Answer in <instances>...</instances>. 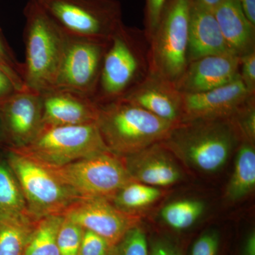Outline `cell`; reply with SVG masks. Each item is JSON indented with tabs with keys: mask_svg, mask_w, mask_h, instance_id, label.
Segmentation results:
<instances>
[{
	"mask_svg": "<svg viewBox=\"0 0 255 255\" xmlns=\"http://www.w3.org/2000/svg\"><path fill=\"white\" fill-rule=\"evenodd\" d=\"M174 156L161 142L122 157L132 181L157 188L174 185L182 179Z\"/></svg>",
	"mask_w": 255,
	"mask_h": 255,
	"instance_id": "cell-15",
	"label": "cell"
},
{
	"mask_svg": "<svg viewBox=\"0 0 255 255\" xmlns=\"http://www.w3.org/2000/svg\"><path fill=\"white\" fill-rule=\"evenodd\" d=\"M110 255H149L145 233L137 226L129 230L111 249Z\"/></svg>",
	"mask_w": 255,
	"mask_h": 255,
	"instance_id": "cell-27",
	"label": "cell"
},
{
	"mask_svg": "<svg viewBox=\"0 0 255 255\" xmlns=\"http://www.w3.org/2000/svg\"><path fill=\"white\" fill-rule=\"evenodd\" d=\"M194 1L199 4L202 5L206 8L213 10L221 0H194Z\"/></svg>",
	"mask_w": 255,
	"mask_h": 255,
	"instance_id": "cell-38",
	"label": "cell"
},
{
	"mask_svg": "<svg viewBox=\"0 0 255 255\" xmlns=\"http://www.w3.org/2000/svg\"><path fill=\"white\" fill-rule=\"evenodd\" d=\"M239 78L240 58L233 55H209L188 63L174 85L182 94L200 93Z\"/></svg>",
	"mask_w": 255,
	"mask_h": 255,
	"instance_id": "cell-14",
	"label": "cell"
},
{
	"mask_svg": "<svg viewBox=\"0 0 255 255\" xmlns=\"http://www.w3.org/2000/svg\"><path fill=\"white\" fill-rule=\"evenodd\" d=\"M37 221L0 211V255H23Z\"/></svg>",
	"mask_w": 255,
	"mask_h": 255,
	"instance_id": "cell-21",
	"label": "cell"
},
{
	"mask_svg": "<svg viewBox=\"0 0 255 255\" xmlns=\"http://www.w3.org/2000/svg\"><path fill=\"white\" fill-rule=\"evenodd\" d=\"M0 68L9 77L18 92L25 91L23 64L18 63L11 54L0 37Z\"/></svg>",
	"mask_w": 255,
	"mask_h": 255,
	"instance_id": "cell-28",
	"label": "cell"
},
{
	"mask_svg": "<svg viewBox=\"0 0 255 255\" xmlns=\"http://www.w3.org/2000/svg\"><path fill=\"white\" fill-rule=\"evenodd\" d=\"M62 215L84 230L103 238L111 248L139 222L136 215L122 211L109 199L100 198L80 199L69 206Z\"/></svg>",
	"mask_w": 255,
	"mask_h": 255,
	"instance_id": "cell-11",
	"label": "cell"
},
{
	"mask_svg": "<svg viewBox=\"0 0 255 255\" xmlns=\"http://www.w3.org/2000/svg\"><path fill=\"white\" fill-rule=\"evenodd\" d=\"M213 12L231 54L241 58L255 51V25L238 0H221Z\"/></svg>",
	"mask_w": 255,
	"mask_h": 255,
	"instance_id": "cell-19",
	"label": "cell"
},
{
	"mask_svg": "<svg viewBox=\"0 0 255 255\" xmlns=\"http://www.w3.org/2000/svg\"><path fill=\"white\" fill-rule=\"evenodd\" d=\"M83 232V228L63 217L57 235L60 255H78Z\"/></svg>",
	"mask_w": 255,
	"mask_h": 255,
	"instance_id": "cell-26",
	"label": "cell"
},
{
	"mask_svg": "<svg viewBox=\"0 0 255 255\" xmlns=\"http://www.w3.org/2000/svg\"><path fill=\"white\" fill-rule=\"evenodd\" d=\"M23 15L26 20L23 29L25 86L41 94L54 88L67 36L37 0L26 3Z\"/></svg>",
	"mask_w": 255,
	"mask_h": 255,
	"instance_id": "cell-4",
	"label": "cell"
},
{
	"mask_svg": "<svg viewBox=\"0 0 255 255\" xmlns=\"http://www.w3.org/2000/svg\"><path fill=\"white\" fill-rule=\"evenodd\" d=\"M255 188V142L243 140L238 147L234 169L225 196L230 202H237L249 195Z\"/></svg>",
	"mask_w": 255,
	"mask_h": 255,
	"instance_id": "cell-20",
	"label": "cell"
},
{
	"mask_svg": "<svg viewBox=\"0 0 255 255\" xmlns=\"http://www.w3.org/2000/svg\"><path fill=\"white\" fill-rule=\"evenodd\" d=\"M243 140L254 142L255 139V97L231 117Z\"/></svg>",
	"mask_w": 255,
	"mask_h": 255,
	"instance_id": "cell-29",
	"label": "cell"
},
{
	"mask_svg": "<svg viewBox=\"0 0 255 255\" xmlns=\"http://www.w3.org/2000/svg\"><path fill=\"white\" fill-rule=\"evenodd\" d=\"M82 199L112 198L132 179L123 159L110 151L58 167H48Z\"/></svg>",
	"mask_w": 255,
	"mask_h": 255,
	"instance_id": "cell-9",
	"label": "cell"
},
{
	"mask_svg": "<svg viewBox=\"0 0 255 255\" xmlns=\"http://www.w3.org/2000/svg\"><path fill=\"white\" fill-rule=\"evenodd\" d=\"M215 55H232L213 10L194 1L189 29L187 62Z\"/></svg>",
	"mask_w": 255,
	"mask_h": 255,
	"instance_id": "cell-18",
	"label": "cell"
},
{
	"mask_svg": "<svg viewBox=\"0 0 255 255\" xmlns=\"http://www.w3.org/2000/svg\"><path fill=\"white\" fill-rule=\"evenodd\" d=\"M150 74V43L143 29L126 26L109 41L93 100L98 105L120 100Z\"/></svg>",
	"mask_w": 255,
	"mask_h": 255,
	"instance_id": "cell-2",
	"label": "cell"
},
{
	"mask_svg": "<svg viewBox=\"0 0 255 255\" xmlns=\"http://www.w3.org/2000/svg\"><path fill=\"white\" fill-rule=\"evenodd\" d=\"M3 142L8 143L6 134H5L4 126H3L2 120H1V116H0V143H3Z\"/></svg>",
	"mask_w": 255,
	"mask_h": 255,
	"instance_id": "cell-39",
	"label": "cell"
},
{
	"mask_svg": "<svg viewBox=\"0 0 255 255\" xmlns=\"http://www.w3.org/2000/svg\"><path fill=\"white\" fill-rule=\"evenodd\" d=\"M255 97L241 77L227 85L200 93L182 94V122L231 118Z\"/></svg>",
	"mask_w": 255,
	"mask_h": 255,
	"instance_id": "cell-12",
	"label": "cell"
},
{
	"mask_svg": "<svg viewBox=\"0 0 255 255\" xmlns=\"http://www.w3.org/2000/svg\"><path fill=\"white\" fill-rule=\"evenodd\" d=\"M204 203L195 199H183L169 203L161 211L160 216L167 226L176 231L188 229L202 216Z\"/></svg>",
	"mask_w": 255,
	"mask_h": 255,
	"instance_id": "cell-24",
	"label": "cell"
},
{
	"mask_svg": "<svg viewBox=\"0 0 255 255\" xmlns=\"http://www.w3.org/2000/svg\"><path fill=\"white\" fill-rule=\"evenodd\" d=\"M150 255H180V254L171 245L164 242H159L152 246Z\"/></svg>",
	"mask_w": 255,
	"mask_h": 255,
	"instance_id": "cell-35",
	"label": "cell"
},
{
	"mask_svg": "<svg viewBox=\"0 0 255 255\" xmlns=\"http://www.w3.org/2000/svg\"><path fill=\"white\" fill-rule=\"evenodd\" d=\"M244 255H255V234L251 233L247 239L244 248Z\"/></svg>",
	"mask_w": 255,
	"mask_h": 255,
	"instance_id": "cell-37",
	"label": "cell"
},
{
	"mask_svg": "<svg viewBox=\"0 0 255 255\" xmlns=\"http://www.w3.org/2000/svg\"><path fill=\"white\" fill-rule=\"evenodd\" d=\"M111 249L103 238L92 231L84 230L78 255H110Z\"/></svg>",
	"mask_w": 255,
	"mask_h": 255,
	"instance_id": "cell-30",
	"label": "cell"
},
{
	"mask_svg": "<svg viewBox=\"0 0 255 255\" xmlns=\"http://www.w3.org/2000/svg\"><path fill=\"white\" fill-rule=\"evenodd\" d=\"M66 36L53 89L70 90L93 99L109 42Z\"/></svg>",
	"mask_w": 255,
	"mask_h": 255,
	"instance_id": "cell-10",
	"label": "cell"
},
{
	"mask_svg": "<svg viewBox=\"0 0 255 255\" xmlns=\"http://www.w3.org/2000/svg\"><path fill=\"white\" fill-rule=\"evenodd\" d=\"M68 36L109 42L122 24L119 0H37Z\"/></svg>",
	"mask_w": 255,
	"mask_h": 255,
	"instance_id": "cell-7",
	"label": "cell"
},
{
	"mask_svg": "<svg viewBox=\"0 0 255 255\" xmlns=\"http://www.w3.org/2000/svg\"><path fill=\"white\" fill-rule=\"evenodd\" d=\"M63 220V215L38 220L23 255H60L57 235Z\"/></svg>",
	"mask_w": 255,
	"mask_h": 255,
	"instance_id": "cell-22",
	"label": "cell"
},
{
	"mask_svg": "<svg viewBox=\"0 0 255 255\" xmlns=\"http://www.w3.org/2000/svg\"><path fill=\"white\" fill-rule=\"evenodd\" d=\"M18 92L9 77L0 68V100Z\"/></svg>",
	"mask_w": 255,
	"mask_h": 255,
	"instance_id": "cell-34",
	"label": "cell"
},
{
	"mask_svg": "<svg viewBox=\"0 0 255 255\" xmlns=\"http://www.w3.org/2000/svg\"><path fill=\"white\" fill-rule=\"evenodd\" d=\"M43 126L66 127L96 123L99 105L91 97L62 89L41 93Z\"/></svg>",
	"mask_w": 255,
	"mask_h": 255,
	"instance_id": "cell-16",
	"label": "cell"
},
{
	"mask_svg": "<svg viewBox=\"0 0 255 255\" xmlns=\"http://www.w3.org/2000/svg\"><path fill=\"white\" fill-rule=\"evenodd\" d=\"M120 100L138 106L171 123L182 122V94L172 82L152 74Z\"/></svg>",
	"mask_w": 255,
	"mask_h": 255,
	"instance_id": "cell-17",
	"label": "cell"
},
{
	"mask_svg": "<svg viewBox=\"0 0 255 255\" xmlns=\"http://www.w3.org/2000/svg\"><path fill=\"white\" fill-rule=\"evenodd\" d=\"M0 211L31 216L17 179L8 164L1 161H0Z\"/></svg>",
	"mask_w": 255,
	"mask_h": 255,
	"instance_id": "cell-25",
	"label": "cell"
},
{
	"mask_svg": "<svg viewBox=\"0 0 255 255\" xmlns=\"http://www.w3.org/2000/svg\"><path fill=\"white\" fill-rule=\"evenodd\" d=\"M0 116L8 147L26 145L43 126L41 94L30 90L14 92L0 100Z\"/></svg>",
	"mask_w": 255,
	"mask_h": 255,
	"instance_id": "cell-13",
	"label": "cell"
},
{
	"mask_svg": "<svg viewBox=\"0 0 255 255\" xmlns=\"http://www.w3.org/2000/svg\"><path fill=\"white\" fill-rule=\"evenodd\" d=\"M219 241L218 233L213 231L204 233L193 245L191 255H217Z\"/></svg>",
	"mask_w": 255,
	"mask_h": 255,
	"instance_id": "cell-32",
	"label": "cell"
},
{
	"mask_svg": "<svg viewBox=\"0 0 255 255\" xmlns=\"http://www.w3.org/2000/svg\"><path fill=\"white\" fill-rule=\"evenodd\" d=\"M162 194L159 188L131 181L124 186L111 201L122 211L135 214V211L153 204Z\"/></svg>",
	"mask_w": 255,
	"mask_h": 255,
	"instance_id": "cell-23",
	"label": "cell"
},
{
	"mask_svg": "<svg viewBox=\"0 0 255 255\" xmlns=\"http://www.w3.org/2000/svg\"><path fill=\"white\" fill-rule=\"evenodd\" d=\"M240 77L247 89L255 94V51L240 58Z\"/></svg>",
	"mask_w": 255,
	"mask_h": 255,
	"instance_id": "cell-33",
	"label": "cell"
},
{
	"mask_svg": "<svg viewBox=\"0 0 255 255\" xmlns=\"http://www.w3.org/2000/svg\"><path fill=\"white\" fill-rule=\"evenodd\" d=\"M194 0H168L150 43V73L175 84L187 67Z\"/></svg>",
	"mask_w": 255,
	"mask_h": 255,
	"instance_id": "cell-5",
	"label": "cell"
},
{
	"mask_svg": "<svg viewBox=\"0 0 255 255\" xmlns=\"http://www.w3.org/2000/svg\"><path fill=\"white\" fill-rule=\"evenodd\" d=\"M168 0H145L144 31L147 38L155 31L166 3Z\"/></svg>",
	"mask_w": 255,
	"mask_h": 255,
	"instance_id": "cell-31",
	"label": "cell"
},
{
	"mask_svg": "<svg viewBox=\"0 0 255 255\" xmlns=\"http://www.w3.org/2000/svg\"><path fill=\"white\" fill-rule=\"evenodd\" d=\"M243 140L231 118L199 119L177 124L162 144L189 168L219 172Z\"/></svg>",
	"mask_w": 255,
	"mask_h": 255,
	"instance_id": "cell-1",
	"label": "cell"
},
{
	"mask_svg": "<svg viewBox=\"0 0 255 255\" xmlns=\"http://www.w3.org/2000/svg\"><path fill=\"white\" fill-rule=\"evenodd\" d=\"M7 164L17 179L32 219L62 215L82 198L49 168L29 157L9 150Z\"/></svg>",
	"mask_w": 255,
	"mask_h": 255,
	"instance_id": "cell-8",
	"label": "cell"
},
{
	"mask_svg": "<svg viewBox=\"0 0 255 255\" xmlns=\"http://www.w3.org/2000/svg\"><path fill=\"white\" fill-rule=\"evenodd\" d=\"M96 124L107 149L120 157L163 141L177 125L124 100L99 105Z\"/></svg>",
	"mask_w": 255,
	"mask_h": 255,
	"instance_id": "cell-3",
	"label": "cell"
},
{
	"mask_svg": "<svg viewBox=\"0 0 255 255\" xmlns=\"http://www.w3.org/2000/svg\"><path fill=\"white\" fill-rule=\"evenodd\" d=\"M48 167H58L109 151L96 123L66 127L42 126L26 145L9 147Z\"/></svg>",
	"mask_w": 255,
	"mask_h": 255,
	"instance_id": "cell-6",
	"label": "cell"
},
{
	"mask_svg": "<svg viewBox=\"0 0 255 255\" xmlns=\"http://www.w3.org/2000/svg\"><path fill=\"white\" fill-rule=\"evenodd\" d=\"M247 17L255 25V0H238Z\"/></svg>",
	"mask_w": 255,
	"mask_h": 255,
	"instance_id": "cell-36",
	"label": "cell"
}]
</instances>
